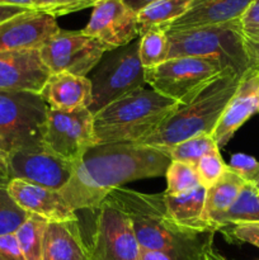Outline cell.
<instances>
[{
  "mask_svg": "<svg viewBox=\"0 0 259 260\" xmlns=\"http://www.w3.org/2000/svg\"><path fill=\"white\" fill-rule=\"evenodd\" d=\"M172 160L160 149L140 144L95 145L60 190L69 207L98 210L109 193L137 179L165 175Z\"/></svg>",
  "mask_w": 259,
  "mask_h": 260,
  "instance_id": "1",
  "label": "cell"
},
{
  "mask_svg": "<svg viewBox=\"0 0 259 260\" xmlns=\"http://www.w3.org/2000/svg\"><path fill=\"white\" fill-rule=\"evenodd\" d=\"M106 202L130 218L140 248L159 251L170 260H205L213 245L212 231H193L182 228L167 212L164 193H142L117 188Z\"/></svg>",
  "mask_w": 259,
  "mask_h": 260,
  "instance_id": "2",
  "label": "cell"
},
{
  "mask_svg": "<svg viewBox=\"0 0 259 260\" xmlns=\"http://www.w3.org/2000/svg\"><path fill=\"white\" fill-rule=\"evenodd\" d=\"M241 75L222 73L197 95L179 104L140 145L167 147L202 135H213L216 126L240 83Z\"/></svg>",
  "mask_w": 259,
  "mask_h": 260,
  "instance_id": "3",
  "label": "cell"
},
{
  "mask_svg": "<svg viewBox=\"0 0 259 260\" xmlns=\"http://www.w3.org/2000/svg\"><path fill=\"white\" fill-rule=\"evenodd\" d=\"M178 106L152 89H137L94 114L96 145L140 144Z\"/></svg>",
  "mask_w": 259,
  "mask_h": 260,
  "instance_id": "4",
  "label": "cell"
},
{
  "mask_svg": "<svg viewBox=\"0 0 259 260\" xmlns=\"http://www.w3.org/2000/svg\"><path fill=\"white\" fill-rule=\"evenodd\" d=\"M169 58L197 57L210 61L223 73L243 75L251 68L246 41L239 20L183 30H167Z\"/></svg>",
  "mask_w": 259,
  "mask_h": 260,
  "instance_id": "5",
  "label": "cell"
},
{
  "mask_svg": "<svg viewBox=\"0 0 259 260\" xmlns=\"http://www.w3.org/2000/svg\"><path fill=\"white\" fill-rule=\"evenodd\" d=\"M47 112L40 94L0 91V150L9 155L43 145Z\"/></svg>",
  "mask_w": 259,
  "mask_h": 260,
  "instance_id": "6",
  "label": "cell"
},
{
  "mask_svg": "<svg viewBox=\"0 0 259 260\" xmlns=\"http://www.w3.org/2000/svg\"><path fill=\"white\" fill-rule=\"evenodd\" d=\"M109 52L111 55L102 58L95 71L88 76L93 93L89 111L93 116L146 84L145 69L139 58V41Z\"/></svg>",
  "mask_w": 259,
  "mask_h": 260,
  "instance_id": "7",
  "label": "cell"
},
{
  "mask_svg": "<svg viewBox=\"0 0 259 260\" xmlns=\"http://www.w3.org/2000/svg\"><path fill=\"white\" fill-rule=\"evenodd\" d=\"M223 71L197 57H174L145 70V81L165 98L184 104Z\"/></svg>",
  "mask_w": 259,
  "mask_h": 260,
  "instance_id": "8",
  "label": "cell"
},
{
  "mask_svg": "<svg viewBox=\"0 0 259 260\" xmlns=\"http://www.w3.org/2000/svg\"><path fill=\"white\" fill-rule=\"evenodd\" d=\"M93 119L89 109L62 112L48 108L43 145L78 165L89 149L96 145Z\"/></svg>",
  "mask_w": 259,
  "mask_h": 260,
  "instance_id": "9",
  "label": "cell"
},
{
  "mask_svg": "<svg viewBox=\"0 0 259 260\" xmlns=\"http://www.w3.org/2000/svg\"><path fill=\"white\" fill-rule=\"evenodd\" d=\"M106 52L99 41L84 35L81 30L62 29L40 50L43 63L51 74L69 73L78 76H88Z\"/></svg>",
  "mask_w": 259,
  "mask_h": 260,
  "instance_id": "10",
  "label": "cell"
},
{
  "mask_svg": "<svg viewBox=\"0 0 259 260\" xmlns=\"http://www.w3.org/2000/svg\"><path fill=\"white\" fill-rule=\"evenodd\" d=\"M89 243V260H139L140 245L130 218L104 201Z\"/></svg>",
  "mask_w": 259,
  "mask_h": 260,
  "instance_id": "11",
  "label": "cell"
},
{
  "mask_svg": "<svg viewBox=\"0 0 259 260\" xmlns=\"http://www.w3.org/2000/svg\"><path fill=\"white\" fill-rule=\"evenodd\" d=\"M76 167L45 145L9 154L10 180L20 179L53 190H61L68 184Z\"/></svg>",
  "mask_w": 259,
  "mask_h": 260,
  "instance_id": "12",
  "label": "cell"
},
{
  "mask_svg": "<svg viewBox=\"0 0 259 260\" xmlns=\"http://www.w3.org/2000/svg\"><path fill=\"white\" fill-rule=\"evenodd\" d=\"M81 32L99 41L107 52L124 47L140 36L137 13L123 0H101Z\"/></svg>",
  "mask_w": 259,
  "mask_h": 260,
  "instance_id": "13",
  "label": "cell"
},
{
  "mask_svg": "<svg viewBox=\"0 0 259 260\" xmlns=\"http://www.w3.org/2000/svg\"><path fill=\"white\" fill-rule=\"evenodd\" d=\"M60 30L55 17L29 9L0 23V52L41 50Z\"/></svg>",
  "mask_w": 259,
  "mask_h": 260,
  "instance_id": "14",
  "label": "cell"
},
{
  "mask_svg": "<svg viewBox=\"0 0 259 260\" xmlns=\"http://www.w3.org/2000/svg\"><path fill=\"white\" fill-rule=\"evenodd\" d=\"M50 75L40 50L0 52V91L40 94Z\"/></svg>",
  "mask_w": 259,
  "mask_h": 260,
  "instance_id": "15",
  "label": "cell"
},
{
  "mask_svg": "<svg viewBox=\"0 0 259 260\" xmlns=\"http://www.w3.org/2000/svg\"><path fill=\"white\" fill-rule=\"evenodd\" d=\"M259 108V68H250L241 75L240 83L229 101L215 131L213 139L218 149L225 146L235 132L258 112Z\"/></svg>",
  "mask_w": 259,
  "mask_h": 260,
  "instance_id": "16",
  "label": "cell"
},
{
  "mask_svg": "<svg viewBox=\"0 0 259 260\" xmlns=\"http://www.w3.org/2000/svg\"><path fill=\"white\" fill-rule=\"evenodd\" d=\"M13 200L30 215L48 222L78 220L75 211L69 207L60 190L48 189L20 179H12L7 187Z\"/></svg>",
  "mask_w": 259,
  "mask_h": 260,
  "instance_id": "17",
  "label": "cell"
},
{
  "mask_svg": "<svg viewBox=\"0 0 259 260\" xmlns=\"http://www.w3.org/2000/svg\"><path fill=\"white\" fill-rule=\"evenodd\" d=\"M40 95L53 111L74 112L89 109L93 93L88 76H78L69 73L51 74L43 85Z\"/></svg>",
  "mask_w": 259,
  "mask_h": 260,
  "instance_id": "18",
  "label": "cell"
},
{
  "mask_svg": "<svg viewBox=\"0 0 259 260\" xmlns=\"http://www.w3.org/2000/svg\"><path fill=\"white\" fill-rule=\"evenodd\" d=\"M254 0H193L190 9L167 30H183L223 24L240 19Z\"/></svg>",
  "mask_w": 259,
  "mask_h": 260,
  "instance_id": "19",
  "label": "cell"
},
{
  "mask_svg": "<svg viewBox=\"0 0 259 260\" xmlns=\"http://www.w3.org/2000/svg\"><path fill=\"white\" fill-rule=\"evenodd\" d=\"M42 260H89V246L83 238L79 220L48 222Z\"/></svg>",
  "mask_w": 259,
  "mask_h": 260,
  "instance_id": "20",
  "label": "cell"
},
{
  "mask_svg": "<svg viewBox=\"0 0 259 260\" xmlns=\"http://www.w3.org/2000/svg\"><path fill=\"white\" fill-rule=\"evenodd\" d=\"M206 188L198 185L195 189L188 190L177 196H169L164 193L165 207L168 215L175 223L182 228L193 231H212L216 233L205 220Z\"/></svg>",
  "mask_w": 259,
  "mask_h": 260,
  "instance_id": "21",
  "label": "cell"
},
{
  "mask_svg": "<svg viewBox=\"0 0 259 260\" xmlns=\"http://www.w3.org/2000/svg\"><path fill=\"white\" fill-rule=\"evenodd\" d=\"M246 183H248V180L236 174L235 172H233L228 167V170L218 179V182L206 190V203L203 216H205L206 222L213 230L216 231V220L223 212H226L229 207L235 202V200L239 197Z\"/></svg>",
  "mask_w": 259,
  "mask_h": 260,
  "instance_id": "22",
  "label": "cell"
},
{
  "mask_svg": "<svg viewBox=\"0 0 259 260\" xmlns=\"http://www.w3.org/2000/svg\"><path fill=\"white\" fill-rule=\"evenodd\" d=\"M193 0H156L137 13L140 36L151 29H165L190 9Z\"/></svg>",
  "mask_w": 259,
  "mask_h": 260,
  "instance_id": "23",
  "label": "cell"
},
{
  "mask_svg": "<svg viewBox=\"0 0 259 260\" xmlns=\"http://www.w3.org/2000/svg\"><path fill=\"white\" fill-rule=\"evenodd\" d=\"M259 222V190L253 183L248 182L235 202L216 220V231L229 226Z\"/></svg>",
  "mask_w": 259,
  "mask_h": 260,
  "instance_id": "24",
  "label": "cell"
},
{
  "mask_svg": "<svg viewBox=\"0 0 259 260\" xmlns=\"http://www.w3.org/2000/svg\"><path fill=\"white\" fill-rule=\"evenodd\" d=\"M48 221L37 215H29L15 231V239L25 260H42L43 239Z\"/></svg>",
  "mask_w": 259,
  "mask_h": 260,
  "instance_id": "25",
  "label": "cell"
},
{
  "mask_svg": "<svg viewBox=\"0 0 259 260\" xmlns=\"http://www.w3.org/2000/svg\"><path fill=\"white\" fill-rule=\"evenodd\" d=\"M139 40V58L142 68H155L169 60L170 43L165 29L147 30Z\"/></svg>",
  "mask_w": 259,
  "mask_h": 260,
  "instance_id": "26",
  "label": "cell"
},
{
  "mask_svg": "<svg viewBox=\"0 0 259 260\" xmlns=\"http://www.w3.org/2000/svg\"><path fill=\"white\" fill-rule=\"evenodd\" d=\"M215 139L212 135H202V136L192 137L185 141L175 144L173 146L156 147L160 149L172 161H183L188 164L197 165L201 157L217 149Z\"/></svg>",
  "mask_w": 259,
  "mask_h": 260,
  "instance_id": "27",
  "label": "cell"
},
{
  "mask_svg": "<svg viewBox=\"0 0 259 260\" xmlns=\"http://www.w3.org/2000/svg\"><path fill=\"white\" fill-rule=\"evenodd\" d=\"M167 190L165 194L177 196L195 189L200 184L196 165L183 161H170L167 173Z\"/></svg>",
  "mask_w": 259,
  "mask_h": 260,
  "instance_id": "28",
  "label": "cell"
},
{
  "mask_svg": "<svg viewBox=\"0 0 259 260\" xmlns=\"http://www.w3.org/2000/svg\"><path fill=\"white\" fill-rule=\"evenodd\" d=\"M29 215L13 200L7 188L0 187V236L15 234Z\"/></svg>",
  "mask_w": 259,
  "mask_h": 260,
  "instance_id": "29",
  "label": "cell"
},
{
  "mask_svg": "<svg viewBox=\"0 0 259 260\" xmlns=\"http://www.w3.org/2000/svg\"><path fill=\"white\" fill-rule=\"evenodd\" d=\"M196 170H197L200 184L208 189L213 184H216L218 179L225 174V172L228 170V164H225L220 154V149L217 147L201 157V160L196 165Z\"/></svg>",
  "mask_w": 259,
  "mask_h": 260,
  "instance_id": "30",
  "label": "cell"
},
{
  "mask_svg": "<svg viewBox=\"0 0 259 260\" xmlns=\"http://www.w3.org/2000/svg\"><path fill=\"white\" fill-rule=\"evenodd\" d=\"M98 2L101 0H38L36 10H41L56 18L93 8Z\"/></svg>",
  "mask_w": 259,
  "mask_h": 260,
  "instance_id": "31",
  "label": "cell"
},
{
  "mask_svg": "<svg viewBox=\"0 0 259 260\" xmlns=\"http://www.w3.org/2000/svg\"><path fill=\"white\" fill-rule=\"evenodd\" d=\"M241 33L248 42L259 40V0H254L239 19Z\"/></svg>",
  "mask_w": 259,
  "mask_h": 260,
  "instance_id": "32",
  "label": "cell"
},
{
  "mask_svg": "<svg viewBox=\"0 0 259 260\" xmlns=\"http://www.w3.org/2000/svg\"><path fill=\"white\" fill-rule=\"evenodd\" d=\"M228 167L249 182L255 170L258 169L259 161H256V159H254L253 156H249V155L236 154L231 156Z\"/></svg>",
  "mask_w": 259,
  "mask_h": 260,
  "instance_id": "33",
  "label": "cell"
},
{
  "mask_svg": "<svg viewBox=\"0 0 259 260\" xmlns=\"http://www.w3.org/2000/svg\"><path fill=\"white\" fill-rule=\"evenodd\" d=\"M230 236L241 243H248L259 249V222L243 223L231 228Z\"/></svg>",
  "mask_w": 259,
  "mask_h": 260,
  "instance_id": "34",
  "label": "cell"
},
{
  "mask_svg": "<svg viewBox=\"0 0 259 260\" xmlns=\"http://www.w3.org/2000/svg\"><path fill=\"white\" fill-rule=\"evenodd\" d=\"M0 260H25L14 234L0 236Z\"/></svg>",
  "mask_w": 259,
  "mask_h": 260,
  "instance_id": "35",
  "label": "cell"
},
{
  "mask_svg": "<svg viewBox=\"0 0 259 260\" xmlns=\"http://www.w3.org/2000/svg\"><path fill=\"white\" fill-rule=\"evenodd\" d=\"M10 182L9 155L0 150V187H8Z\"/></svg>",
  "mask_w": 259,
  "mask_h": 260,
  "instance_id": "36",
  "label": "cell"
},
{
  "mask_svg": "<svg viewBox=\"0 0 259 260\" xmlns=\"http://www.w3.org/2000/svg\"><path fill=\"white\" fill-rule=\"evenodd\" d=\"M27 10H29V8L17 7V5H0V23L5 22V20L10 19L18 14H22Z\"/></svg>",
  "mask_w": 259,
  "mask_h": 260,
  "instance_id": "37",
  "label": "cell"
},
{
  "mask_svg": "<svg viewBox=\"0 0 259 260\" xmlns=\"http://www.w3.org/2000/svg\"><path fill=\"white\" fill-rule=\"evenodd\" d=\"M246 51H248L251 68H259V40L254 42L246 41Z\"/></svg>",
  "mask_w": 259,
  "mask_h": 260,
  "instance_id": "38",
  "label": "cell"
},
{
  "mask_svg": "<svg viewBox=\"0 0 259 260\" xmlns=\"http://www.w3.org/2000/svg\"><path fill=\"white\" fill-rule=\"evenodd\" d=\"M139 260H170V258H168L164 254L159 253V251H152L144 248H140Z\"/></svg>",
  "mask_w": 259,
  "mask_h": 260,
  "instance_id": "39",
  "label": "cell"
},
{
  "mask_svg": "<svg viewBox=\"0 0 259 260\" xmlns=\"http://www.w3.org/2000/svg\"><path fill=\"white\" fill-rule=\"evenodd\" d=\"M0 5H17V7L36 9L38 0H0Z\"/></svg>",
  "mask_w": 259,
  "mask_h": 260,
  "instance_id": "40",
  "label": "cell"
},
{
  "mask_svg": "<svg viewBox=\"0 0 259 260\" xmlns=\"http://www.w3.org/2000/svg\"><path fill=\"white\" fill-rule=\"evenodd\" d=\"M123 2L126 3V4L128 5L132 10H134V12L139 13L142 8H145L146 5L151 4V3L156 2V0H123Z\"/></svg>",
  "mask_w": 259,
  "mask_h": 260,
  "instance_id": "41",
  "label": "cell"
},
{
  "mask_svg": "<svg viewBox=\"0 0 259 260\" xmlns=\"http://www.w3.org/2000/svg\"><path fill=\"white\" fill-rule=\"evenodd\" d=\"M205 260H229V259L225 258V256H223L221 253H218V251L216 250L212 245L210 249H208L207 253H206Z\"/></svg>",
  "mask_w": 259,
  "mask_h": 260,
  "instance_id": "42",
  "label": "cell"
},
{
  "mask_svg": "<svg viewBox=\"0 0 259 260\" xmlns=\"http://www.w3.org/2000/svg\"><path fill=\"white\" fill-rule=\"evenodd\" d=\"M249 182L253 183V184L256 187V189L259 190V167H258V169L255 170V173H254L253 177L250 178V180H249Z\"/></svg>",
  "mask_w": 259,
  "mask_h": 260,
  "instance_id": "43",
  "label": "cell"
},
{
  "mask_svg": "<svg viewBox=\"0 0 259 260\" xmlns=\"http://www.w3.org/2000/svg\"><path fill=\"white\" fill-rule=\"evenodd\" d=\"M258 112H259V108H258Z\"/></svg>",
  "mask_w": 259,
  "mask_h": 260,
  "instance_id": "44",
  "label": "cell"
}]
</instances>
